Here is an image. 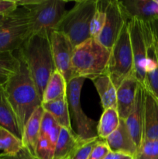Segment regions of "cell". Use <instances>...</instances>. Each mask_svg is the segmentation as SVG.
<instances>
[{
	"instance_id": "1",
	"label": "cell",
	"mask_w": 158,
	"mask_h": 159,
	"mask_svg": "<svg viewBox=\"0 0 158 159\" xmlns=\"http://www.w3.org/2000/svg\"><path fill=\"white\" fill-rule=\"evenodd\" d=\"M18 58L20 61L18 71L2 85L22 134L31 115L41 106L42 99L26 64L20 57Z\"/></svg>"
},
{
	"instance_id": "2",
	"label": "cell",
	"mask_w": 158,
	"mask_h": 159,
	"mask_svg": "<svg viewBox=\"0 0 158 159\" xmlns=\"http://www.w3.org/2000/svg\"><path fill=\"white\" fill-rule=\"evenodd\" d=\"M16 55L26 64L42 99L48 81L56 70L49 35L31 34L19 48Z\"/></svg>"
},
{
	"instance_id": "3",
	"label": "cell",
	"mask_w": 158,
	"mask_h": 159,
	"mask_svg": "<svg viewBox=\"0 0 158 159\" xmlns=\"http://www.w3.org/2000/svg\"><path fill=\"white\" fill-rule=\"evenodd\" d=\"M110 50L96 39L89 38L74 47L71 57L72 78L91 79L106 73Z\"/></svg>"
},
{
	"instance_id": "4",
	"label": "cell",
	"mask_w": 158,
	"mask_h": 159,
	"mask_svg": "<svg viewBox=\"0 0 158 159\" xmlns=\"http://www.w3.org/2000/svg\"><path fill=\"white\" fill-rule=\"evenodd\" d=\"M97 0H79L66 11L55 30L66 36L73 47L91 38L90 26L96 9Z\"/></svg>"
},
{
	"instance_id": "5",
	"label": "cell",
	"mask_w": 158,
	"mask_h": 159,
	"mask_svg": "<svg viewBox=\"0 0 158 159\" xmlns=\"http://www.w3.org/2000/svg\"><path fill=\"white\" fill-rule=\"evenodd\" d=\"M17 6L24 7L29 13L32 34L50 35L55 30L66 12L65 0H20Z\"/></svg>"
},
{
	"instance_id": "6",
	"label": "cell",
	"mask_w": 158,
	"mask_h": 159,
	"mask_svg": "<svg viewBox=\"0 0 158 159\" xmlns=\"http://www.w3.org/2000/svg\"><path fill=\"white\" fill-rule=\"evenodd\" d=\"M31 34L28 11L24 7L18 6L0 23V53L18 51Z\"/></svg>"
},
{
	"instance_id": "7",
	"label": "cell",
	"mask_w": 158,
	"mask_h": 159,
	"mask_svg": "<svg viewBox=\"0 0 158 159\" xmlns=\"http://www.w3.org/2000/svg\"><path fill=\"white\" fill-rule=\"evenodd\" d=\"M106 73L117 89L122 81L133 74V57L128 22L110 50Z\"/></svg>"
},
{
	"instance_id": "8",
	"label": "cell",
	"mask_w": 158,
	"mask_h": 159,
	"mask_svg": "<svg viewBox=\"0 0 158 159\" xmlns=\"http://www.w3.org/2000/svg\"><path fill=\"white\" fill-rule=\"evenodd\" d=\"M85 79L72 78L67 83V99L71 122L74 126V131L82 140L97 138L98 123L88 117L83 112L81 104V93Z\"/></svg>"
},
{
	"instance_id": "9",
	"label": "cell",
	"mask_w": 158,
	"mask_h": 159,
	"mask_svg": "<svg viewBox=\"0 0 158 159\" xmlns=\"http://www.w3.org/2000/svg\"><path fill=\"white\" fill-rule=\"evenodd\" d=\"M129 18L120 1L110 0L106 7L105 24L96 40L105 48L111 50Z\"/></svg>"
},
{
	"instance_id": "10",
	"label": "cell",
	"mask_w": 158,
	"mask_h": 159,
	"mask_svg": "<svg viewBox=\"0 0 158 159\" xmlns=\"http://www.w3.org/2000/svg\"><path fill=\"white\" fill-rule=\"evenodd\" d=\"M129 32L133 57V74L138 82L143 85L145 81V65L147 58V46L141 23L136 18L128 21Z\"/></svg>"
},
{
	"instance_id": "11",
	"label": "cell",
	"mask_w": 158,
	"mask_h": 159,
	"mask_svg": "<svg viewBox=\"0 0 158 159\" xmlns=\"http://www.w3.org/2000/svg\"><path fill=\"white\" fill-rule=\"evenodd\" d=\"M51 52L55 69L57 70L68 83L71 79V57L74 47L68 37L57 30L50 34Z\"/></svg>"
},
{
	"instance_id": "12",
	"label": "cell",
	"mask_w": 158,
	"mask_h": 159,
	"mask_svg": "<svg viewBox=\"0 0 158 159\" xmlns=\"http://www.w3.org/2000/svg\"><path fill=\"white\" fill-rule=\"evenodd\" d=\"M60 127L48 112H43L40 135L36 148L37 159H53Z\"/></svg>"
},
{
	"instance_id": "13",
	"label": "cell",
	"mask_w": 158,
	"mask_h": 159,
	"mask_svg": "<svg viewBox=\"0 0 158 159\" xmlns=\"http://www.w3.org/2000/svg\"><path fill=\"white\" fill-rule=\"evenodd\" d=\"M144 115V88L139 84L131 112L125 120L129 132L137 148L143 141Z\"/></svg>"
},
{
	"instance_id": "14",
	"label": "cell",
	"mask_w": 158,
	"mask_h": 159,
	"mask_svg": "<svg viewBox=\"0 0 158 159\" xmlns=\"http://www.w3.org/2000/svg\"><path fill=\"white\" fill-rule=\"evenodd\" d=\"M139 82L134 75L125 78L116 89V109L119 118L125 120L134 103Z\"/></svg>"
},
{
	"instance_id": "15",
	"label": "cell",
	"mask_w": 158,
	"mask_h": 159,
	"mask_svg": "<svg viewBox=\"0 0 158 159\" xmlns=\"http://www.w3.org/2000/svg\"><path fill=\"white\" fill-rule=\"evenodd\" d=\"M143 140H158V99L145 88Z\"/></svg>"
},
{
	"instance_id": "16",
	"label": "cell",
	"mask_w": 158,
	"mask_h": 159,
	"mask_svg": "<svg viewBox=\"0 0 158 159\" xmlns=\"http://www.w3.org/2000/svg\"><path fill=\"white\" fill-rule=\"evenodd\" d=\"M110 151L133 157L137 146L133 141L124 120L120 119L118 128L105 140Z\"/></svg>"
},
{
	"instance_id": "17",
	"label": "cell",
	"mask_w": 158,
	"mask_h": 159,
	"mask_svg": "<svg viewBox=\"0 0 158 159\" xmlns=\"http://www.w3.org/2000/svg\"><path fill=\"white\" fill-rule=\"evenodd\" d=\"M129 20L136 18L141 21L157 20L158 5L155 0H125L120 1Z\"/></svg>"
},
{
	"instance_id": "18",
	"label": "cell",
	"mask_w": 158,
	"mask_h": 159,
	"mask_svg": "<svg viewBox=\"0 0 158 159\" xmlns=\"http://www.w3.org/2000/svg\"><path fill=\"white\" fill-rule=\"evenodd\" d=\"M43 112L44 110L42 106L38 107L28 120L22 132L21 140L23 148L27 149L34 156H35L36 148L40 135V125H41Z\"/></svg>"
},
{
	"instance_id": "19",
	"label": "cell",
	"mask_w": 158,
	"mask_h": 159,
	"mask_svg": "<svg viewBox=\"0 0 158 159\" xmlns=\"http://www.w3.org/2000/svg\"><path fill=\"white\" fill-rule=\"evenodd\" d=\"M81 140L73 130L60 127L53 159H70Z\"/></svg>"
},
{
	"instance_id": "20",
	"label": "cell",
	"mask_w": 158,
	"mask_h": 159,
	"mask_svg": "<svg viewBox=\"0 0 158 159\" xmlns=\"http://www.w3.org/2000/svg\"><path fill=\"white\" fill-rule=\"evenodd\" d=\"M101 100L103 110L108 108H116V88L107 73L92 80Z\"/></svg>"
},
{
	"instance_id": "21",
	"label": "cell",
	"mask_w": 158,
	"mask_h": 159,
	"mask_svg": "<svg viewBox=\"0 0 158 159\" xmlns=\"http://www.w3.org/2000/svg\"><path fill=\"white\" fill-rule=\"evenodd\" d=\"M2 84L0 83V127L6 129L21 139V131L16 117L6 97Z\"/></svg>"
},
{
	"instance_id": "22",
	"label": "cell",
	"mask_w": 158,
	"mask_h": 159,
	"mask_svg": "<svg viewBox=\"0 0 158 159\" xmlns=\"http://www.w3.org/2000/svg\"><path fill=\"white\" fill-rule=\"evenodd\" d=\"M41 106L45 111L51 114L60 127L73 130L67 96L51 102L42 103Z\"/></svg>"
},
{
	"instance_id": "23",
	"label": "cell",
	"mask_w": 158,
	"mask_h": 159,
	"mask_svg": "<svg viewBox=\"0 0 158 159\" xmlns=\"http://www.w3.org/2000/svg\"><path fill=\"white\" fill-rule=\"evenodd\" d=\"M65 96H67V82L64 76L55 70L43 93L42 103L51 102Z\"/></svg>"
},
{
	"instance_id": "24",
	"label": "cell",
	"mask_w": 158,
	"mask_h": 159,
	"mask_svg": "<svg viewBox=\"0 0 158 159\" xmlns=\"http://www.w3.org/2000/svg\"><path fill=\"white\" fill-rule=\"evenodd\" d=\"M119 122L120 118L117 109L108 108L103 110V113L98 123V137L102 140L106 139L118 128Z\"/></svg>"
},
{
	"instance_id": "25",
	"label": "cell",
	"mask_w": 158,
	"mask_h": 159,
	"mask_svg": "<svg viewBox=\"0 0 158 159\" xmlns=\"http://www.w3.org/2000/svg\"><path fill=\"white\" fill-rule=\"evenodd\" d=\"M23 148L22 140L6 129L0 127V156H14Z\"/></svg>"
},
{
	"instance_id": "26",
	"label": "cell",
	"mask_w": 158,
	"mask_h": 159,
	"mask_svg": "<svg viewBox=\"0 0 158 159\" xmlns=\"http://www.w3.org/2000/svg\"><path fill=\"white\" fill-rule=\"evenodd\" d=\"M20 59L13 52L0 53V83H4L17 72Z\"/></svg>"
},
{
	"instance_id": "27",
	"label": "cell",
	"mask_w": 158,
	"mask_h": 159,
	"mask_svg": "<svg viewBox=\"0 0 158 159\" xmlns=\"http://www.w3.org/2000/svg\"><path fill=\"white\" fill-rule=\"evenodd\" d=\"M108 0H97L96 9L90 26L91 38L96 39L100 34L106 17V7Z\"/></svg>"
},
{
	"instance_id": "28",
	"label": "cell",
	"mask_w": 158,
	"mask_h": 159,
	"mask_svg": "<svg viewBox=\"0 0 158 159\" xmlns=\"http://www.w3.org/2000/svg\"><path fill=\"white\" fill-rule=\"evenodd\" d=\"M133 159H158V140H143Z\"/></svg>"
},
{
	"instance_id": "29",
	"label": "cell",
	"mask_w": 158,
	"mask_h": 159,
	"mask_svg": "<svg viewBox=\"0 0 158 159\" xmlns=\"http://www.w3.org/2000/svg\"><path fill=\"white\" fill-rule=\"evenodd\" d=\"M100 141L99 137L88 140H81L70 159H88L94 146Z\"/></svg>"
},
{
	"instance_id": "30",
	"label": "cell",
	"mask_w": 158,
	"mask_h": 159,
	"mask_svg": "<svg viewBox=\"0 0 158 159\" xmlns=\"http://www.w3.org/2000/svg\"><path fill=\"white\" fill-rule=\"evenodd\" d=\"M111 152L105 140L100 139L90 154L88 159H103Z\"/></svg>"
},
{
	"instance_id": "31",
	"label": "cell",
	"mask_w": 158,
	"mask_h": 159,
	"mask_svg": "<svg viewBox=\"0 0 158 159\" xmlns=\"http://www.w3.org/2000/svg\"><path fill=\"white\" fill-rule=\"evenodd\" d=\"M15 0H0V15L6 16L17 9Z\"/></svg>"
},
{
	"instance_id": "32",
	"label": "cell",
	"mask_w": 158,
	"mask_h": 159,
	"mask_svg": "<svg viewBox=\"0 0 158 159\" xmlns=\"http://www.w3.org/2000/svg\"><path fill=\"white\" fill-rule=\"evenodd\" d=\"M0 158L2 159H37L25 148H23L20 152H18L14 156H0Z\"/></svg>"
},
{
	"instance_id": "33",
	"label": "cell",
	"mask_w": 158,
	"mask_h": 159,
	"mask_svg": "<svg viewBox=\"0 0 158 159\" xmlns=\"http://www.w3.org/2000/svg\"><path fill=\"white\" fill-rule=\"evenodd\" d=\"M103 159H133V157L130 155H125L121 153H115V152H110L108 155Z\"/></svg>"
},
{
	"instance_id": "34",
	"label": "cell",
	"mask_w": 158,
	"mask_h": 159,
	"mask_svg": "<svg viewBox=\"0 0 158 159\" xmlns=\"http://www.w3.org/2000/svg\"><path fill=\"white\" fill-rule=\"evenodd\" d=\"M152 23V27H153V34H154V37L156 38V41L158 43V19L157 20H153L151 22Z\"/></svg>"
},
{
	"instance_id": "35",
	"label": "cell",
	"mask_w": 158,
	"mask_h": 159,
	"mask_svg": "<svg viewBox=\"0 0 158 159\" xmlns=\"http://www.w3.org/2000/svg\"><path fill=\"white\" fill-rule=\"evenodd\" d=\"M153 48H154L155 56H156V61H157V63H158V43L157 41H156V38H155L154 34H153Z\"/></svg>"
},
{
	"instance_id": "36",
	"label": "cell",
	"mask_w": 158,
	"mask_h": 159,
	"mask_svg": "<svg viewBox=\"0 0 158 159\" xmlns=\"http://www.w3.org/2000/svg\"><path fill=\"white\" fill-rule=\"evenodd\" d=\"M5 16H1V15H0V23H1V22L2 21L3 19L5 18Z\"/></svg>"
},
{
	"instance_id": "37",
	"label": "cell",
	"mask_w": 158,
	"mask_h": 159,
	"mask_svg": "<svg viewBox=\"0 0 158 159\" xmlns=\"http://www.w3.org/2000/svg\"><path fill=\"white\" fill-rule=\"evenodd\" d=\"M155 2H156V4L158 5V0H155Z\"/></svg>"
},
{
	"instance_id": "38",
	"label": "cell",
	"mask_w": 158,
	"mask_h": 159,
	"mask_svg": "<svg viewBox=\"0 0 158 159\" xmlns=\"http://www.w3.org/2000/svg\"><path fill=\"white\" fill-rule=\"evenodd\" d=\"M157 16H158V9H157Z\"/></svg>"
}]
</instances>
